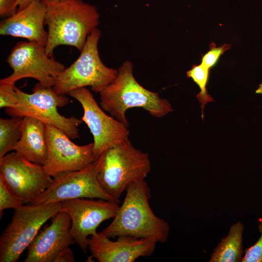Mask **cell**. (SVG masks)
<instances>
[{
  "label": "cell",
  "mask_w": 262,
  "mask_h": 262,
  "mask_svg": "<svg viewBox=\"0 0 262 262\" xmlns=\"http://www.w3.org/2000/svg\"><path fill=\"white\" fill-rule=\"evenodd\" d=\"M67 95L79 101L82 107V120L88 127L94 138L95 161L107 149L128 139V126L107 115L88 89H76Z\"/></svg>",
  "instance_id": "10"
},
{
  "label": "cell",
  "mask_w": 262,
  "mask_h": 262,
  "mask_svg": "<svg viewBox=\"0 0 262 262\" xmlns=\"http://www.w3.org/2000/svg\"><path fill=\"white\" fill-rule=\"evenodd\" d=\"M12 150L31 162L44 165L48 155L45 124L32 117H23L21 136Z\"/></svg>",
  "instance_id": "17"
},
{
  "label": "cell",
  "mask_w": 262,
  "mask_h": 262,
  "mask_svg": "<svg viewBox=\"0 0 262 262\" xmlns=\"http://www.w3.org/2000/svg\"><path fill=\"white\" fill-rule=\"evenodd\" d=\"M49 1H63V0H48Z\"/></svg>",
  "instance_id": "29"
},
{
  "label": "cell",
  "mask_w": 262,
  "mask_h": 262,
  "mask_svg": "<svg viewBox=\"0 0 262 262\" xmlns=\"http://www.w3.org/2000/svg\"><path fill=\"white\" fill-rule=\"evenodd\" d=\"M35 0H17V10H21Z\"/></svg>",
  "instance_id": "27"
},
{
  "label": "cell",
  "mask_w": 262,
  "mask_h": 262,
  "mask_svg": "<svg viewBox=\"0 0 262 262\" xmlns=\"http://www.w3.org/2000/svg\"><path fill=\"white\" fill-rule=\"evenodd\" d=\"M96 161L101 187L118 202L129 185L145 180L151 167L148 154L136 148L129 139L105 150Z\"/></svg>",
  "instance_id": "4"
},
{
  "label": "cell",
  "mask_w": 262,
  "mask_h": 262,
  "mask_svg": "<svg viewBox=\"0 0 262 262\" xmlns=\"http://www.w3.org/2000/svg\"><path fill=\"white\" fill-rule=\"evenodd\" d=\"M17 11V0H0V15L9 17Z\"/></svg>",
  "instance_id": "25"
},
{
  "label": "cell",
  "mask_w": 262,
  "mask_h": 262,
  "mask_svg": "<svg viewBox=\"0 0 262 262\" xmlns=\"http://www.w3.org/2000/svg\"><path fill=\"white\" fill-rule=\"evenodd\" d=\"M23 205L8 189L4 182L0 180V214L7 209H18Z\"/></svg>",
  "instance_id": "21"
},
{
  "label": "cell",
  "mask_w": 262,
  "mask_h": 262,
  "mask_svg": "<svg viewBox=\"0 0 262 262\" xmlns=\"http://www.w3.org/2000/svg\"><path fill=\"white\" fill-rule=\"evenodd\" d=\"M244 225L240 221L233 224L228 233L222 237L213 249L209 262H242L244 253Z\"/></svg>",
  "instance_id": "18"
},
{
  "label": "cell",
  "mask_w": 262,
  "mask_h": 262,
  "mask_svg": "<svg viewBox=\"0 0 262 262\" xmlns=\"http://www.w3.org/2000/svg\"><path fill=\"white\" fill-rule=\"evenodd\" d=\"M88 248L98 262H133L139 257L150 256L157 242L146 238L131 236L118 237L112 241L102 233L97 232L88 239Z\"/></svg>",
  "instance_id": "14"
},
{
  "label": "cell",
  "mask_w": 262,
  "mask_h": 262,
  "mask_svg": "<svg viewBox=\"0 0 262 262\" xmlns=\"http://www.w3.org/2000/svg\"><path fill=\"white\" fill-rule=\"evenodd\" d=\"M132 68L131 62H124L118 68L115 79L99 91L102 109L127 126L126 112L130 108H142L157 118L172 112L173 109L166 99L137 82L133 75Z\"/></svg>",
  "instance_id": "3"
},
{
  "label": "cell",
  "mask_w": 262,
  "mask_h": 262,
  "mask_svg": "<svg viewBox=\"0 0 262 262\" xmlns=\"http://www.w3.org/2000/svg\"><path fill=\"white\" fill-rule=\"evenodd\" d=\"M209 70L210 69L200 64L199 65L193 66L191 69L186 72L187 77L192 78L200 88V91L197 95L196 98L201 104L202 119H203V109L206 104L214 101L206 89L209 77Z\"/></svg>",
  "instance_id": "20"
},
{
  "label": "cell",
  "mask_w": 262,
  "mask_h": 262,
  "mask_svg": "<svg viewBox=\"0 0 262 262\" xmlns=\"http://www.w3.org/2000/svg\"><path fill=\"white\" fill-rule=\"evenodd\" d=\"M61 202L28 204L15 209L0 237V262H16L41 227L61 211Z\"/></svg>",
  "instance_id": "7"
},
{
  "label": "cell",
  "mask_w": 262,
  "mask_h": 262,
  "mask_svg": "<svg viewBox=\"0 0 262 262\" xmlns=\"http://www.w3.org/2000/svg\"><path fill=\"white\" fill-rule=\"evenodd\" d=\"M16 89L18 104L15 108L5 109L6 114L11 117H32L56 128L70 139L79 137L78 127L83 122L82 119L74 116L66 117L57 110L58 107L69 103L66 95H59L53 87L43 86L38 82L33 87L31 94L26 93L16 87Z\"/></svg>",
  "instance_id": "6"
},
{
  "label": "cell",
  "mask_w": 262,
  "mask_h": 262,
  "mask_svg": "<svg viewBox=\"0 0 262 262\" xmlns=\"http://www.w3.org/2000/svg\"><path fill=\"white\" fill-rule=\"evenodd\" d=\"M42 1L46 7L45 23L48 29L46 53L51 56L60 45L74 47L81 51L98 23L96 7L82 0Z\"/></svg>",
  "instance_id": "2"
},
{
  "label": "cell",
  "mask_w": 262,
  "mask_h": 262,
  "mask_svg": "<svg viewBox=\"0 0 262 262\" xmlns=\"http://www.w3.org/2000/svg\"><path fill=\"white\" fill-rule=\"evenodd\" d=\"M256 93L259 94H262V83H261L259 85V87L256 90Z\"/></svg>",
  "instance_id": "28"
},
{
  "label": "cell",
  "mask_w": 262,
  "mask_h": 262,
  "mask_svg": "<svg viewBox=\"0 0 262 262\" xmlns=\"http://www.w3.org/2000/svg\"><path fill=\"white\" fill-rule=\"evenodd\" d=\"M119 202L102 199L77 198L61 202L60 211L66 212L71 218L70 233L75 243L85 253L89 237L105 220L113 218Z\"/></svg>",
  "instance_id": "12"
},
{
  "label": "cell",
  "mask_w": 262,
  "mask_h": 262,
  "mask_svg": "<svg viewBox=\"0 0 262 262\" xmlns=\"http://www.w3.org/2000/svg\"><path fill=\"white\" fill-rule=\"evenodd\" d=\"M23 118H0V159L13 150L22 133Z\"/></svg>",
  "instance_id": "19"
},
{
  "label": "cell",
  "mask_w": 262,
  "mask_h": 262,
  "mask_svg": "<svg viewBox=\"0 0 262 262\" xmlns=\"http://www.w3.org/2000/svg\"><path fill=\"white\" fill-rule=\"evenodd\" d=\"M71 218L59 212L49 226L39 230L27 247L25 262H54L59 253L75 243L70 233Z\"/></svg>",
  "instance_id": "15"
},
{
  "label": "cell",
  "mask_w": 262,
  "mask_h": 262,
  "mask_svg": "<svg viewBox=\"0 0 262 262\" xmlns=\"http://www.w3.org/2000/svg\"><path fill=\"white\" fill-rule=\"evenodd\" d=\"M261 168H262V165H261Z\"/></svg>",
  "instance_id": "30"
},
{
  "label": "cell",
  "mask_w": 262,
  "mask_h": 262,
  "mask_svg": "<svg viewBox=\"0 0 262 262\" xmlns=\"http://www.w3.org/2000/svg\"><path fill=\"white\" fill-rule=\"evenodd\" d=\"M15 84L0 83V108H13L18 104Z\"/></svg>",
  "instance_id": "22"
},
{
  "label": "cell",
  "mask_w": 262,
  "mask_h": 262,
  "mask_svg": "<svg viewBox=\"0 0 262 262\" xmlns=\"http://www.w3.org/2000/svg\"><path fill=\"white\" fill-rule=\"evenodd\" d=\"M209 47V50L202 56L201 64L210 69L216 64L221 55L230 49L231 45L224 44L221 46L216 47L215 44L212 42Z\"/></svg>",
  "instance_id": "24"
},
{
  "label": "cell",
  "mask_w": 262,
  "mask_h": 262,
  "mask_svg": "<svg viewBox=\"0 0 262 262\" xmlns=\"http://www.w3.org/2000/svg\"><path fill=\"white\" fill-rule=\"evenodd\" d=\"M100 37V31L96 28L88 36L77 59L58 76L53 87L58 94L67 95L86 86L99 93L115 79L118 70L107 67L100 58L98 49Z\"/></svg>",
  "instance_id": "5"
},
{
  "label": "cell",
  "mask_w": 262,
  "mask_h": 262,
  "mask_svg": "<svg viewBox=\"0 0 262 262\" xmlns=\"http://www.w3.org/2000/svg\"><path fill=\"white\" fill-rule=\"evenodd\" d=\"M46 14L44 2L35 0L1 21L0 34L25 38L46 46L48 39V33L44 27Z\"/></svg>",
  "instance_id": "16"
},
{
  "label": "cell",
  "mask_w": 262,
  "mask_h": 262,
  "mask_svg": "<svg viewBox=\"0 0 262 262\" xmlns=\"http://www.w3.org/2000/svg\"><path fill=\"white\" fill-rule=\"evenodd\" d=\"M77 198L116 201L104 191L98 181L96 160L84 169L60 173L53 177L49 186L31 204L58 202Z\"/></svg>",
  "instance_id": "11"
},
{
  "label": "cell",
  "mask_w": 262,
  "mask_h": 262,
  "mask_svg": "<svg viewBox=\"0 0 262 262\" xmlns=\"http://www.w3.org/2000/svg\"><path fill=\"white\" fill-rule=\"evenodd\" d=\"M75 261L73 252L69 247L62 250L54 260V262H74Z\"/></svg>",
  "instance_id": "26"
},
{
  "label": "cell",
  "mask_w": 262,
  "mask_h": 262,
  "mask_svg": "<svg viewBox=\"0 0 262 262\" xmlns=\"http://www.w3.org/2000/svg\"><path fill=\"white\" fill-rule=\"evenodd\" d=\"M126 191L124 201L112 222L101 232L110 238L131 236L166 242L170 226L152 211L149 203L151 191L147 182H133Z\"/></svg>",
  "instance_id": "1"
},
{
  "label": "cell",
  "mask_w": 262,
  "mask_h": 262,
  "mask_svg": "<svg viewBox=\"0 0 262 262\" xmlns=\"http://www.w3.org/2000/svg\"><path fill=\"white\" fill-rule=\"evenodd\" d=\"M0 180L23 204H28L49 186L53 178L43 165L31 162L14 151L0 159Z\"/></svg>",
  "instance_id": "9"
},
{
  "label": "cell",
  "mask_w": 262,
  "mask_h": 262,
  "mask_svg": "<svg viewBox=\"0 0 262 262\" xmlns=\"http://www.w3.org/2000/svg\"><path fill=\"white\" fill-rule=\"evenodd\" d=\"M6 62L12 73L0 81V83L15 84L25 78H33L42 86L53 87L65 66L48 55L45 46L33 42L22 41L16 44Z\"/></svg>",
  "instance_id": "8"
},
{
  "label": "cell",
  "mask_w": 262,
  "mask_h": 262,
  "mask_svg": "<svg viewBox=\"0 0 262 262\" xmlns=\"http://www.w3.org/2000/svg\"><path fill=\"white\" fill-rule=\"evenodd\" d=\"M258 229L260 236L257 241L244 251L242 262H262V218L259 219Z\"/></svg>",
  "instance_id": "23"
},
{
  "label": "cell",
  "mask_w": 262,
  "mask_h": 262,
  "mask_svg": "<svg viewBox=\"0 0 262 262\" xmlns=\"http://www.w3.org/2000/svg\"><path fill=\"white\" fill-rule=\"evenodd\" d=\"M45 130L48 155L43 166L52 178L60 173L84 169L95 161L93 143L79 146L52 126L45 124Z\"/></svg>",
  "instance_id": "13"
}]
</instances>
